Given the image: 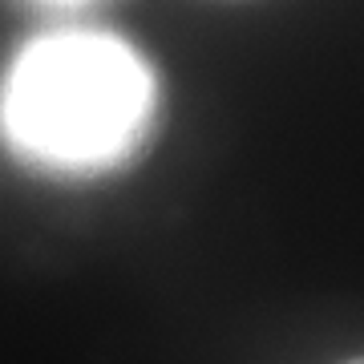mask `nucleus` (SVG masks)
I'll return each instance as SVG.
<instances>
[{"label": "nucleus", "mask_w": 364, "mask_h": 364, "mask_svg": "<svg viewBox=\"0 0 364 364\" xmlns=\"http://www.w3.org/2000/svg\"><path fill=\"white\" fill-rule=\"evenodd\" d=\"M158 81L114 33L65 28L28 41L0 81V134L13 154L57 174H102L146 146Z\"/></svg>", "instance_id": "f257e3e1"}, {"label": "nucleus", "mask_w": 364, "mask_h": 364, "mask_svg": "<svg viewBox=\"0 0 364 364\" xmlns=\"http://www.w3.org/2000/svg\"><path fill=\"white\" fill-rule=\"evenodd\" d=\"M45 4H81V0H45Z\"/></svg>", "instance_id": "f03ea898"}, {"label": "nucleus", "mask_w": 364, "mask_h": 364, "mask_svg": "<svg viewBox=\"0 0 364 364\" xmlns=\"http://www.w3.org/2000/svg\"><path fill=\"white\" fill-rule=\"evenodd\" d=\"M348 364H364V356H356V360H348Z\"/></svg>", "instance_id": "7ed1b4c3"}]
</instances>
